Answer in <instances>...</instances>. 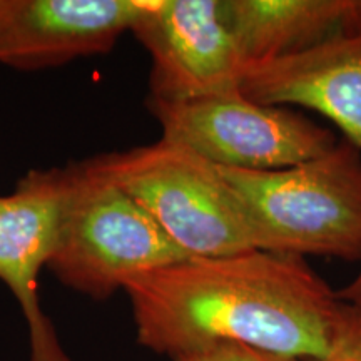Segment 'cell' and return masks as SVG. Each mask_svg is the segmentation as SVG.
Returning a JSON list of instances; mask_svg holds the SVG:
<instances>
[{"instance_id": "obj_1", "label": "cell", "mask_w": 361, "mask_h": 361, "mask_svg": "<svg viewBox=\"0 0 361 361\" xmlns=\"http://www.w3.org/2000/svg\"><path fill=\"white\" fill-rule=\"evenodd\" d=\"M123 291L139 345L169 360L221 343L322 360L343 306L306 259L264 250L186 258L129 279Z\"/></svg>"}, {"instance_id": "obj_2", "label": "cell", "mask_w": 361, "mask_h": 361, "mask_svg": "<svg viewBox=\"0 0 361 361\" xmlns=\"http://www.w3.org/2000/svg\"><path fill=\"white\" fill-rule=\"evenodd\" d=\"M219 171L245 206L258 250L361 261V152L353 144L343 139L278 171Z\"/></svg>"}, {"instance_id": "obj_3", "label": "cell", "mask_w": 361, "mask_h": 361, "mask_svg": "<svg viewBox=\"0 0 361 361\" xmlns=\"http://www.w3.org/2000/svg\"><path fill=\"white\" fill-rule=\"evenodd\" d=\"M191 258L146 209L89 159L67 166V191L47 268L96 301L135 276Z\"/></svg>"}, {"instance_id": "obj_4", "label": "cell", "mask_w": 361, "mask_h": 361, "mask_svg": "<svg viewBox=\"0 0 361 361\" xmlns=\"http://www.w3.org/2000/svg\"><path fill=\"white\" fill-rule=\"evenodd\" d=\"M191 258L258 250L245 206L218 166L171 139L89 157Z\"/></svg>"}, {"instance_id": "obj_5", "label": "cell", "mask_w": 361, "mask_h": 361, "mask_svg": "<svg viewBox=\"0 0 361 361\" xmlns=\"http://www.w3.org/2000/svg\"><path fill=\"white\" fill-rule=\"evenodd\" d=\"M162 137L184 144L219 168L278 171L335 147L336 135L290 107L243 92L189 102L146 101Z\"/></svg>"}, {"instance_id": "obj_6", "label": "cell", "mask_w": 361, "mask_h": 361, "mask_svg": "<svg viewBox=\"0 0 361 361\" xmlns=\"http://www.w3.org/2000/svg\"><path fill=\"white\" fill-rule=\"evenodd\" d=\"M130 32L151 57L149 101L241 92L245 69L221 0H144Z\"/></svg>"}, {"instance_id": "obj_7", "label": "cell", "mask_w": 361, "mask_h": 361, "mask_svg": "<svg viewBox=\"0 0 361 361\" xmlns=\"http://www.w3.org/2000/svg\"><path fill=\"white\" fill-rule=\"evenodd\" d=\"M67 168L32 169L0 196V279L16 296L30 340V361H72L40 306L39 273L56 246Z\"/></svg>"}, {"instance_id": "obj_8", "label": "cell", "mask_w": 361, "mask_h": 361, "mask_svg": "<svg viewBox=\"0 0 361 361\" xmlns=\"http://www.w3.org/2000/svg\"><path fill=\"white\" fill-rule=\"evenodd\" d=\"M144 0H0V64L19 71L109 52Z\"/></svg>"}, {"instance_id": "obj_9", "label": "cell", "mask_w": 361, "mask_h": 361, "mask_svg": "<svg viewBox=\"0 0 361 361\" xmlns=\"http://www.w3.org/2000/svg\"><path fill=\"white\" fill-rule=\"evenodd\" d=\"M239 89L255 102L318 112L361 152V29L295 56L246 64Z\"/></svg>"}, {"instance_id": "obj_10", "label": "cell", "mask_w": 361, "mask_h": 361, "mask_svg": "<svg viewBox=\"0 0 361 361\" xmlns=\"http://www.w3.org/2000/svg\"><path fill=\"white\" fill-rule=\"evenodd\" d=\"M221 11L245 66L361 29V0H221Z\"/></svg>"}, {"instance_id": "obj_11", "label": "cell", "mask_w": 361, "mask_h": 361, "mask_svg": "<svg viewBox=\"0 0 361 361\" xmlns=\"http://www.w3.org/2000/svg\"><path fill=\"white\" fill-rule=\"evenodd\" d=\"M343 303V301H341ZM314 361H361V313L343 303L331 348L322 360Z\"/></svg>"}, {"instance_id": "obj_12", "label": "cell", "mask_w": 361, "mask_h": 361, "mask_svg": "<svg viewBox=\"0 0 361 361\" xmlns=\"http://www.w3.org/2000/svg\"><path fill=\"white\" fill-rule=\"evenodd\" d=\"M171 361H298L236 343H221Z\"/></svg>"}, {"instance_id": "obj_13", "label": "cell", "mask_w": 361, "mask_h": 361, "mask_svg": "<svg viewBox=\"0 0 361 361\" xmlns=\"http://www.w3.org/2000/svg\"><path fill=\"white\" fill-rule=\"evenodd\" d=\"M336 295L343 303L351 306V308H355L361 313V269L348 284H345L340 290H336Z\"/></svg>"}]
</instances>
